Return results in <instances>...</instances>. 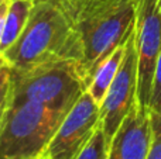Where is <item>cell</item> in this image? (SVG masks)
<instances>
[{
    "label": "cell",
    "mask_w": 161,
    "mask_h": 159,
    "mask_svg": "<svg viewBox=\"0 0 161 159\" xmlns=\"http://www.w3.org/2000/svg\"><path fill=\"white\" fill-rule=\"evenodd\" d=\"M147 159H161V134L153 132V141L148 151Z\"/></svg>",
    "instance_id": "5bb4252c"
},
{
    "label": "cell",
    "mask_w": 161,
    "mask_h": 159,
    "mask_svg": "<svg viewBox=\"0 0 161 159\" xmlns=\"http://www.w3.org/2000/svg\"><path fill=\"white\" fill-rule=\"evenodd\" d=\"M137 100V52L134 45V28L126 41L122 65L103 99L100 110V127L108 144L119 130Z\"/></svg>",
    "instance_id": "8992f818"
},
{
    "label": "cell",
    "mask_w": 161,
    "mask_h": 159,
    "mask_svg": "<svg viewBox=\"0 0 161 159\" xmlns=\"http://www.w3.org/2000/svg\"><path fill=\"white\" fill-rule=\"evenodd\" d=\"M75 30L86 87L100 64L127 41L134 28L136 0H61Z\"/></svg>",
    "instance_id": "6da1fadb"
},
{
    "label": "cell",
    "mask_w": 161,
    "mask_h": 159,
    "mask_svg": "<svg viewBox=\"0 0 161 159\" xmlns=\"http://www.w3.org/2000/svg\"><path fill=\"white\" fill-rule=\"evenodd\" d=\"M33 6L34 0H10L2 42H0V55H3L8 48L13 47L19 37L21 35L30 18Z\"/></svg>",
    "instance_id": "30bf717a"
},
{
    "label": "cell",
    "mask_w": 161,
    "mask_h": 159,
    "mask_svg": "<svg viewBox=\"0 0 161 159\" xmlns=\"http://www.w3.org/2000/svg\"><path fill=\"white\" fill-rule=\"evenodd\" d=\"M151 117V126H153V132H160L161 134V109L157 113H150Z\"/></svg>",
    "instance_id": "2e32d148"
},
{
    "label": "cell",
    "mask_w": 161,
    "mask_h": 159,
    "mask_svg": "<svg viewBox=\"0 0 161 159\" xmlns=\"http://www.w3.org/2000/svg\"><path fill=\"white\" fill-rule=\"evenodd\" d=\"M134 45L137 52V101L148 110L154 69L161 54V0H136Z\"/></svg>",
    "instance_id": "5b68a950"
},
{
    "label": "cell",
    "mask_w": 161,
    "mask_h": 159,
    "mask_svg": "<svg viewBox=\"0 0 161 159\" xmlns=\"http://www.w3.org/2000/svg\"><path fill=\"white\" fill-rule=\"evenodd\" d=\"M11 83V69L7 64L0 69V127L4 120L6 111L8 107V96H10Z\"/></svg>",
    "instance_id": "7c38bea8"
},
{
    "label": "cell",
    "mask_w": 161,
    "mask_h": 159,
    "mask_svg": "<svg viewBox=\"0 0 161 159\" xmlns=\"http://www.w3.org/2000/svg\"><path fill=\"white\" fill-rule=\"evenodd\" d=\"M6 65V61H4V58H3V56H0V69H2L3 66H4Z\"/></svg>",
    "instance_id": "e0dca14e"
},
{
    "label": "cell",
    "mask_w": 161,
    "mask_h": 159,
    "mask_svg": "<svg viewBox=\"0 0 161 159\" xmlns=\"http://www.w3.org/2000/svg\"><path fill=\"white\" fill-rule=\"evenodd\" d=\"M125 49H126V42L120 47H117L102 64L97 66L95 70L93 76H92L91 82H89L86 92L92 96L97 104H102L103 99H105L106 93H108L109 87H110L112 82H113L114 76H116L117 70H119L120 65H122L123 56H125Z\"/></svg>",
    "instance_id": "9c48e42d"
},
{
    "label": "cell",
    "mask_w": 161,
    "mask_h": 159,
    "mask_svg": "<svg viewBox=\"0 0 161 159\" xmlns=\"http://www.w3.org/2000/svg\"><path fill=\"white\" fill-rule=\"evenodd\" d=\"M65 111L34 101L8 103L0 127V159H40Z\"/></svg>",
    "instance_id": "277c9868"
},
{
    "label": "cell",
    "mask_w": 161,
    "mask_h": 159,
    "mask_svg": "<svg viewBox=\"0 0 161 159\" xmlns=\"http://www.w3.org/2000/svg\"><path fill=\"white\" fill-rule=\"evenodd\" d=\"M99 126V104L88 92H83L62 118L44 156L48 159H76Z\"/></svg>",
    "instance_id": "52a82bcc"
},
{
    "label": "cell",
    "mask_w": 161,
    "mask_h": 159,
    "mask_svg": "<svg viewBox=\"0 0 161 159\" xmlns=\"http://www.w3.org/2000/svg\"><path fill=\"white\" fill-rule=\"evenodd\" d=\"M108 146L109 144L106 141L105 132H103L102 127L99 126L76 159H106Z\"/></svg>",
    "instance_id": "8fae6325"
},
{
    "label": "cell",
    "mask_w": 161,
    "mask_h": 159,
    "mask_svg": "<svg viewBox=\"0 0 161 159\" xmlns=\"http://www.w3.org/2000/svg\"><path fill=\"white\" fill-rule=\"evenodd\" d=\"M83 92L86 83L79 62L57 59L30 69H11L8 103L34 101L68 113Z\"/></svg>",
    "instance_id": "3957f363"
},
{
    "label": "cell",
    "mask_w": 161,
    "mask_h": 159,
    "mask_svg": "<svg viewBox=\"0 0 161 159\" xmlns=\"http://www.w3.org/2000/svg\"><path fill=\"white\" fill-rule=\"evenodd\" d=\"M160 109H161V54H160L158 59H157L156 69H154L150 100H148V111L157 113Z\"/></svg>",
    "instance_id": "4fadbf2b"
},
{
    "label": "cell",
    "mask_w": 161,
    "mask_h": 159,
    "mask_svg": "<svg viewBox=\"0 0 161 159\" xmlns=\"http://www.w3.org/2000/svg\"><path fill=\"white\" fill-rule=\"evenodd\" d=\"M40 159H48L47 156H42V158H40Z\"/></svg>",
    "instance_id": "ac0fdd59"
},
{
    "label": "cell",
    "mask_w": 161,
    "mask_h": 159,
    "mask_svg": "<svg viewBox=\"0 0 161 159\" xmlns=\"http://www.w3.org/2000/svg\"><path fill=\"white\" fill-rule=\"evenodd\" d=\"M153 141L150 111L136 100L110 140L106 159H147Z\"/></svg>",
    "instance_id": "ba28073f"
},
{
    "label": "cell",
    "mask_w": 161,
    "mask_h": 159,
    "mask_svg": "<svg viewBox=\"0 0 161 159\" xmlns=\"http://www.w3.org/2000/svg\"><path fill=\"white\" fill-rule=\"evenodd\" d=\"M8 4H10V0H0V42H2L3 30H4V24H6V17H7ZM0 56H2V55H0Z\"/></svg>",
    "instance_id": "9a60e30c"
},
{
    "label": "cell",
    "mask_w": 161,
    "mask_h": 159,
    "mask_svg": "<svg viewBox=\"0 0 161 159\" xmlns=\"http://www.w3.org/2000/svg\"><path fill=\"white\" fill-rule=\"evenodd\" d=\"M2 56L14 70L30 69L57 59L79 62L75 30L61 0H34L24 31Z\"/></svg>",
    "instance_id": "7a4b0ae2"
}]
</instances>
